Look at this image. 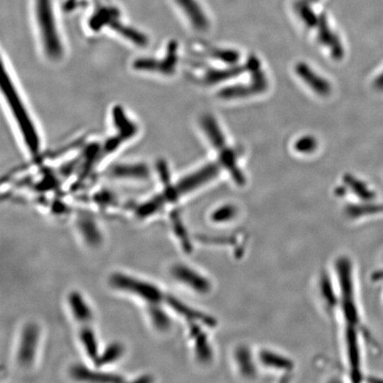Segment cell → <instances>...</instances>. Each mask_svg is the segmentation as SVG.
I'll list each match as a JSON object with an SVG mask.
<instances>
[{"instance_id": "cell-14", "label": "cell", "mask_w": 383, "mask_h": 383, "mask_svg": "<svg viewBox=\"0 0 383 383\" xmlns=\"http://www.w3.org/2000/svg\"><path fill=\"white\" fill-rule=\"evenodd\" d=\"M80 343L82 344L86 356L90 358L93 363L97 360L101 353L99 344H98L96 336L93 328V325L80 326L79 330Z\"/></svg>"}, {"instance_id": "cell-17", "label": "cell", "mask_w": 383, "mask_h": 383, "mask_svg": "<svg viewBox=\"0 0 383 383\" xmlns=\"http://www.w3.org/2000/svg\"><path fill=\"white\" fill-rule=\"evenodd\" d=\"M124 347H122L121 343L115 342L108 344V345L101 351L97 360L95 361L94 365H96L97 367H106V365L114 364L115 362L120 360L122 355H124Z\"/></svg>"}, {"instance_id": "cell-26", "label": "cell", "mask_w": 383, "mask_h": 383, "mask_svg": "<svg viewBox=\"0 0 383 383\" xmlns=\"http://www.w3.org/2000/svg\"><path fill=\"white\" fill-rule=\"evenodd\" d=\"M308 3H316L318 2L319 0H307Z\"/></svg>"}, {"instance_id": "cell-21", "label": "cell", "mask_w": 383, "mask_h": 383, "mask_svg": "<svg viewBox=\"0 0 383 383\" xmlns=\"http://www.w3.org/2000/svg\"><path fill=\"white\" fill-rule=\"evenodd\" d=\"M213 58L219 59V61L228 63L230 65L236 64L240 59L236 51L234 50H222V49H216V50L210 51Z\"/></svg>"}, {"instance_id": "cell-23", "label": "cell", "mask_w": 383, "mask_h": 383, "mask_svg": "<svg viewBox=\"0 0 383 383\" xmlns=\"http://www.w3.org/2000/svg\"><path fill=\"white\" fill-rule=\"evenodd\" d=\"M344 181H345L347 184L350 186L354 193H356V194L358 196H360V198L370 199L372 198V195H374L370 191H369L368 188L363 184V183L357 181L356 178L350 177V176H346Z\"/></svg>"}, {"instance_id": "cell-11", "label": "cell", "mask_w": 383, "mask_h": 383, "mask_svg": "<svg viewBox=\"0 0 383 383\" xmlns=\"http://www.w3.org/2000/svg\"><path fill=\"white\" fill-rule=\"evenodd\" d=\"M171 274L174 279L185 286L198 291V292H206L208 290V282L200 274L195 272L189 267L177 265L171 269Z\"/></svg>"}, {"instance_id": "cell-10", "label": "cell", "mask_w": 383, "mask_h": 383, "mask_svg": "<svg viewBox=\"0 0 383 383\" xmlns=\"http://www.w3.org/2000/svg\"><path fill=\"white\" fill-rule=\"evenodd\" d=\"M296 72L304 82L307 83L316 93L321 96H328L331 93L332 88L330 84L322 76L315 73L307 63H297Z\"/></svg>"}, {"instance_id": "cell-5", "label": "cell", "mask_w": 383, "mask_h": 383, "mask_svg": "<svg viewBox=\"0 0 383 383\" xmlns=\"http://www.w3.org/2000/svg\"><path fill=\"white\" fill-rule=\"evenodd\" d=\"M219 172V165L217 164H210L203 167L202 170L195 172L194 174L188 176L182 181H179L176 188H172L168 192L167 198L170 201H175L179 196L188 194L195 188H199L210 179L216 177Z\"/></svg>"}, {"instance_id": "cell-16", "label": "cell", "mask_w": 383, "mask_h": 383, "mask_svg": "<svg viewBox=\"0 0 383 383\" xmlns=\"http://www.w3.org/2000/svg\"><path fill=\"white\" fill-rule=\"evenodd\" d=\"M149 321L154 328L159 332H165L170 329L171 321L170 316L165 311L163 304L147 305Z\"/></svg>"}, {"instance_id": "cell-18", "label": "cell", "mask_w": 383, "mask_h": 383, "mask_svg": "<svg viewBox=\"0 0 383 383\" xmlns=\"http://www.w3.org/2000/svg\"><path fill=\"white\" fill-rule=\"evenodd\" d=\"M220 152L221 164H222L224 168H227L228 171L233 176L235 182L238 183L239 185H244L245 178L240 168L237 166L236 154H235L233 150L228 149V147L221 150Z\"/></svg>"}, {"instance_id": "cell-24", "label": "cell", "mask_w": 383, "mask_h": 383, "mask_svg": "<svg viewBox=\"0 0 383 383\" xmlns=\"http://www.w3.org/2000/svg\"><path fill=\"white\" fill-rule=\"evenodd\" d=\"M383 205L369 206V207H354L351 209L353 215H362L364 213L382 212Z\"/></svg>"}, {"instance_id": "cell-25", "label": "cell", "mask_w": 383, "mask_h": 383, "mask_svg": "<svg viewBox=\"0 0 383 383\" xmlns=\"http://www.w3.org/2000/svg\"><path fill=\"white\" fill-rule=\"evenodd\" d=\"M375 86L379 90H383V73L378 77V79L376 80Z\"/></svg>"}, {"instance_id": "cell-8", "label": "cell", "mask_w": 383, "mask_h": 383, "mask_svg": "<svg viewBox=\"0 0 383 383\" xmlns=\"http://www.w3.org/2000/svg\"><path fill=\"white\" fill-rule=\"evenodd\" d=\"M70 377L86 382H120L124 381L120 375L110 372L93 370L82 365H76L70 369Z\"/></svg>"}, {"instance_id": "cell-22", "label": "cell", "mask_w": 383, "mask_h": 383, "mask_svg": "<svg viewBox=\"0 0 383 383\" xmlns=\"http://www.w3.org/2000/svg\"><path fill=\"white\" fill-rule=\"evenodd\" d=\"M318 142L314 137L311 136H305L303 138H301L297 140L296 144H295V149L297 152L303 154H310L314 152L316 149H317Z\"/></svg>"}, {"instance_id": "cell-3", "label": "cell", "mask_w": 383, "mask_h": 383, "mask_svg": "<svg viewBox=\"0 0 383 383\" xmlns=\"http://www.w3.org/2000/svg\"><path fill=\"white\" fill-rule=\"evenodd\" d=\"M5 73L4 79H3L2 87L4 91V94L8 101L10 110H11L13 117H15L17 125L19 126L21 132L23 133L24 142L29 147L30 152L37 154L40 150V139H38V133L35 131V127L33 124V120L28 115L25 106L23 101H21L16 87L13 86L11 77L9 74Z\"/></svg>"}, {"instance_id": "cell-7", "label": "cell", "mask_w": 383, "mask_h": 383, "mask_svg": "<svg viewBox=\"0 0 383 383\" xmlns=\"http://www.w3.org/2000/svg\"><path fill=\"white\" fill-rule=\"evenodd\" d=\"M175 2L196 30L205 31L209 29L208 17L198 0H175Z\"/></svg>"}, {"instance_id": "cell-20", "label": "cell", "mask_w": 383, "mask_h": 383, "mask_svg": "<svg viewBox=\"0 0 383 383\" xmlns=\"http://www.w3.org/2000/svg\"><path fill=\"white\" fill-rule=\"evenodd\" d=\"M297 13H299L301 19L307 24L308 27H315L318 25L319 18L308 5V2L300 3L297 6Z\"/></svg>"}, {"instance_id": "cell-13", "label": "cell", "mask_w": 383, "mask_h": 383, "mask_svg": "<svg viewBox=\"0 0 383 383\" xmlns=\"http://www.w3.org/2000/svg\"><path fill=\"white\" fill-rule=\"evenodd\" d=\"M77 228H79L81 236L87 245L91 247H99L103 244V237L101 229L93 219L89 217H82L77 220Z\"/></svg>"}, {"instance_id": "cell-6", "label": "cell", "mask_w": 383, "mask_h": 383, "mask_svg": "<svg viewBox=\"0 0 383 383\" xmlns=\"http://www.w3.org/2000/svg\"><path fill=\"white\" fill-rule=\"evenodd\" d=\"M252 82L249 84H237V86L224 88L219 91V97L222 99H236L251 96L253 94L261 93L267 88V80L261 69L251 72Z\"/></svg>"}, {"instance_id": "cell-15", "label": "cell", "mask_w": 383, "mask_h": 383, "mask_svg": "<svg viewBox=\"0 0 383 383\" xmlns=\"http://www.w3.org/2000/svg\"><path fill=\"white\" fill-rule=\"evenodd\" d=\"M202 126L210 143L219 151L226 149V140L219 125L212 115H205L202 119Z\"/></svg>"}, {"instance_id": "cell-4", "label": "cell", "mask_w": 383, "mask_h": 383, "mask_svg": "<svg viewBox=\"0 0 383 383\" xmlns=\"http://www.w3.org/2000/svg\"><path fill=\"white\" fill-rule=\"evenodd\" d=\"M40 341V328L33 322L27 323L20 333L16 350V361L21 367H33L36 361Z\"/></svg>"}, {"instance_id": "cell-1", "label": "cell", "mask_w": 383, "mask_h": 383, "mask_svg": "<svg viewBox=\"0 0 383 383\" xmlns=\"http://www.w3.org/2000/svg\"><path fill=\"white\" fill-rule=\"evenodd\" d=\"M35 11L42 45L49 58L57 59L62 55V45L52 0H35Z\"/></svg>"}, {"instance_id": "cell-12", "label": "cell", "mask_w": 383, "mask_h": 383, "mask_svg": "<svg viewBox=\"0 0 383 383\" xmlns=\"http://www.w3.org/2000/svg\"><path fill=\"white\" fill-rule=\"evenodd\" d=\"M319 40L321 44L330 49L333 58L339 61L343 58L344 51L339 38L333 33L324 15L319 17Z\"/></svg>"}, {"instance_id": "cell-2", "label": "cell", "mask_w": 383, "mask_h": 383, "mask_svg": "<svg viewBox=\"0 0 383 383\" xmlns=\"http://www.w3.org/2000/svg\"><path fill=\"white\" fill-rule=\"evenodd\" d=\"M110 284L113 289L139 298L147 305L167 304L171 297L157 285L122 273L112 274Z\"/></svg>"}, {"instance_id": "cell-9", "label": "cell", "mask_w": 383, "mask_h": 383, "mask_svg": "<svg viewBox=\"0 0 383 383\" xmlns=\"http://www.w3.org/2000/svg\"><path fill=\"white\" fill-rule=\"evenodd\" d=\"M68 304L75 321L80 326L93 325V314L89 304L79 292L70 293Z\"/></svg>"}, {"instance_id": "cell-19", "label": "cell", "mask_w": 383, "mask_h": 383, "mask_svg": "<svg viewBox=\"0 0 383 383\" xmlns=\"http://www.w3.org/2000/svg\"><path fill=\"white\" fill-rule=\"evenodd\" d=\"M246 70H248L247 66H234L228 69L210 70L205 76V82L208 84L224 82L241 75Z\"/></svg>"}]
</instances>
